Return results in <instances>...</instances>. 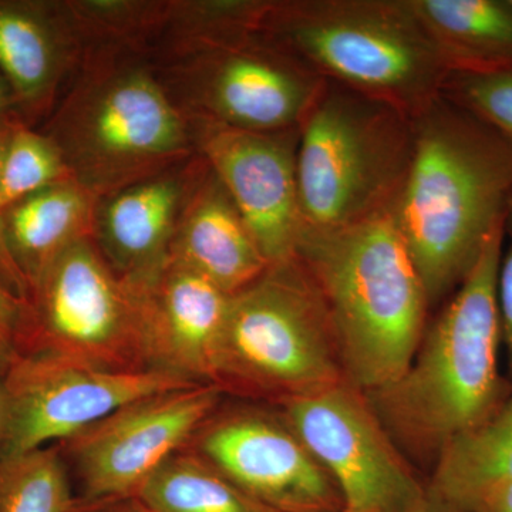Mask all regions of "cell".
<instances>
[{"instance_id":"cell-1","label":"cell","mask_w":512,"mask_h":512,"mask_svg":"<svg viewBox=\"0 0 512 512\" xmlns=\"http://www.w3.org/2000/svg\"><path fill=\"white\" fill-rule=\"evenodd\" d=\"M414 151L394 205L430 309L463 285L512 195V144L439 94L413 116Z\"/></svg>"},{"instance_id":"cell-2","label":"cell","mask_w":512,"mask_h":512,"mask_svg":"<svg viewBox=\"0 0 512 512\" xmlns=\"http://www.w3.org/2000/svg\"><path fill=\"white\" fill-rule=\"evenodd\" d=\"M504 221L463 285L427 323L412 362L394 382L365 393L404 456L434 466L450 441L493 416L510 396L498 355L497 275Z\"/></svg>"},{"instance_id":"cell-3","label":"cell","mask_w":512,"mask_h":512,"mask_svg":"<svg viewBox=\"0 0 512 512\" xmlns=\"http://www.w3.org/2000/svg\"><path fill=\"white\" fill-rule=\"evenodd\" d=\"M295 255L328 308L346 382L375 392L412 362L429 299L393 210L350 227L302 228Z\"/></svg>"},{"instance_id":"cell-4","label":"cell","mask_w":512,"mask_h":512,"mask_svg":"<svg viewBox=\"0 0 512 512\" xmlns=\"http://www.w3.org/2000/svg\"><path fill=\"white\" fill-rule=\"evenodd\" d=\"M84 190L97 198L197 156L191 121L141 52L83 57L49 119L39 127Z\"/></svg>"},{"instance_id":"cell-5","label":"cell","mask_w":512,"mask_h":512,"mask_svg":"<svg viewBox=\"0 0 512 512\" xmlns=\"http://www.w3.org/2000/svg\"><path fill=\"white\" fill-rule=\"evenodd\" d=\"M259 32L325 82L412 117L448 74L412 0H271Z\"/></svg>"},{"instance_id":"cell-6","label":"cell","mask_w":512,"mask_h":512,"mask_svg":"<svg viewBox=\"0 0 512 512\" xmlns=\"http://www.w3.org/2000/svg\"><path fill=\"white\" fill-rule=\"evenodd\" d=\"M342 380L325 299L298 256L231 295L210 379L225 396L278 404Z\"/></svg>"},{"instance_id":"cell-7","label":"cell","mask_w":512,"mask_h":512,"mask_svg":"<svg viewBox=\"0 0 512 512\" xmlns=\"http://www.w3.org/2000/svg\"><path fill=\"white\" fill-rule=\"evenodd\" d=\"M413 151L410 114L326 82L299 128L302 228H346L393 210Z\"/></svg>"},{"instance_id":"cell-8","label":"cell","mask_w":512,"mask_h":512,"mask_svg":"<svg viewBox=\"0 0 512 512\" xmlns=\"http://www.w3.org/2000/svg\"><path fill=\"white\" fill-rule=\"evenodd\" d=\"M147 295L111 268L93 237L80 239L33 285L19 356L121 375L150 372Z\"/></svg>"},{"instance_id":"cell-9","label":"cell","mask_w":512,"mask_h":512,"mask_svg":"<svg viewBox=\"0 0 512 512\" xmlns=\"http://www.w3.org/2000/svg\"><path fill=\"white\" fill-rule=\"evenodd\" d=\"M154 64L191 124L252 133L301 128L326 84L261 32Z\"/></svg>"},{"instance_id":"cell-10","label":"cell","mask_w":512,"mask_h":512,"mask_svg":"<svg viewBox=\"0 0 512 512\" xmlns=\"http://www.w3.org/2000/svg\"><path fill=\"white\" fill-rule=\"evenodd\" d=\"M274 406L338 487L342 512H407L424 493L366 394L346 380Z\"/></svg>"},{"instance_id":"cell-11","label":"cell","mask_w":512,"mask_h":512,"mask_svg":"<svg viewBox=\"0 0 512 512\" xmlns=\"http://www.w3.org/2000/svg\"><path fill=\"white\" fill-rule=\"evenodd\" d=\"M224 399L214 384L148 394L55 443L74 497L137 494Z\"/></svg>"},{"instance_id":"cell-12","label":"cell","mask_w":512,"mask_h":512,"mask_svg":"<svg viewBox=\"0 0 512 512\" xmlns=\"http://www.w3.org/2000/svg\"><path fill=\"white\" fill-rule=\"evenodd\" d=\"M187 447L271 510L343 511L338 487L274 404L224 399Z\"/></svg>"},{"instance_id":"cell-13","label":"cell","mask_w":512,"mask_h":512,"mask_svg":"<svg viewBox=\"0 0 512 512\" xmlns=\"http://www.w3.org/2000/svg\"><path fill=\"white\" fill-rule=\"evenodd\" d=\"M197 386L150 370L100 372L47 356H19L0 377V458L59 443L148 394Z\"/></svg>"},{"instance_id":"cell-14","label":"cell","mask_w":512,"mask_h":512,"mask_svg":"<svg viewBox=\"0 0 512 512\" xmlns=\"http://www.w3.org/2000/svg\"><path fill=\"white\" fill-rule=\"evenodd\" d=\"M197 150L227 188L269 264L295 255L299 128L252 133L192 124Z\"/></svg>"},{"instance_id":"cell-15","label":"cell","mask_w":512,"mask_h":512,"mask_svg":"<svg viewBox=\"0 0 512 512\" xmlns=\"http://www.w3.org/2000/svg\"><path fill=\"white\" fill-rule=\"evenodd\" d=\"M197 154L147 180L100 197L93 239L111 268L150 289L170 261L171 245L192 191L207 173Z\"/></svg>"},{"instance_id":"cell-16","label":"cell","mask_w":512,"mask_h":512,"mask_svg":"<svg viewBox=\"0 0 512 512\" xmlns=\"http://www.w3.org/2000/svg\"><path fill=\"white\" fill-rule=\"evenodd\" d=\"M82 59L60 0H0V74L23 124L49 119Z\"/></svg>"},{"instance_id":"cell-17","label":"cell","mask_w":512,"mask_h":512,"mask_svg":"<svg viewBox=\"0 0 512 512\" xmlns=\"http://www.w3.org/2000/svg\"><path fill=\"white\" fill-rule=\"evenodd\" d=\"M231 295L170 259L148 289L150 369L210 384L212 357Z\"/></svg>"},{"instance_id":"cell-18","label":"cell","mask_w":512,"mask_h":512,"mask_svg":"<svg viewBox=\"0 0 512 512\" xmlns=\"http://www.w3.org/2000/svg\"><path fill=\"white\" fill-rule=\"evenodd\" d=\"M170 259L194 269L228 295L247 288L271 265L211 167L185 205Z\"/></svg>"},{"instance_id":"cell-19","label":"cell","mask_w":512,"mask_h":512,"mask_svg":"<svg viewBox=\"0 0 512 512\" xmlns=\"http://www.w3.org/2000/svg\"><path fill=\"white\" fill-rule=\"evenodd\" d=\"M99 198L76 181L50 185L3 212L6 242L29 289L80 239L93 237Z\"/></svg>"},{"instance_id":"cell-20","label":"cell","mask_w":512,"mask_h":512,"mask_svg":"<svg viewBox=\"0 0 512 512\" xmlns=\"http://www.w3.org/2000/svg\"><path fill=\"white\" fill-rule=\"evenodd\" d=\"M448 73L512 66V0H412Z\"/></svg>"},{"instance_id":"cell-21","label":"cell","mask_w":512,"mask_h":512,"mask_svg":"<svg viewBox=\"0 0 512 512\" xmlns=\"http://www.w3.org/2000/svg\"><path fill=\"white\" fill-rule=\"evenodd\" d=\"M512 481V390L500 409L447 444L427 487L468 512L498 485Z\"/></svg>"},{"instance_id":"cell-22","label":"cell","mask_w":512,"mask_h":512,"mask_svg":"<svg viewBox=\"0 0 512 512\" xmlns=\"http://www.w3.org/2000/svg\"><path fill=\"white\" fill-rule=\"evenodd\" d=\"M271 0H165L148 47L154 63L170 62L211 46L254 35Z\"/></svg>"},{"instance_id":"cell-23","label":"cell","mask_w":512,"mask_h":512,"mask_svg":"<svg viewBox=\"0 0 512 512\" xmlns=\"http://www.w3.org/2000/svg\"><path fill=\"white\" fill-rule=\"evenodd\" d=\"M137 494L156 512H276L188 447L168 458Z\"/></svg>"},{"instance_id":"cell-24","label":"cell","mask_w":512,"mask_h":512,"mask_svg":"<svg viewBox=\"0 0 512 512\" xmlns=\"http://www.w3.org/2000/svg\"><path fill=\"white\" fill-rule=\"evenodd\" d=\"M164 3L165 0H60L83 57L124 50L147 55Z\"/></svg>"},{"instance_id":"cell-25","label":"cell","mask_w":512,"mask_h":512,"mask_svg":"<svg viewBox=\"0 0 512 512\" xmlns=\"http://www.w3.org/2000/svg\"><path fill=\"white\" fill-rule=\"evenodd\" d=\"M73 500L56 444L0 458V512H66Z\"/></svg>"},{"instance_id":"cell-26","label":"cell","mask_w":512,"mask_h":512,"mask_svg":"<svg viewBox=\"0 0 512 512\" xmlns=\"http://www.w3.org/2000/svg\"><path fill=\"white\" fill-rule=\"evenodd\" d=\"M69 180L72 175L53 141L39 128L13 123L0 181L3 212L43 188Z\"/></svg>"},{"instance_id":"cell-27","label":"cell","mask_w":512,"mask_h":512,"mask_svg":"<svg viewBox=\"0 0 512 512\" xmlns=\"http://www.w3.org/2000/svg\"><path fill=\"white\" fill-rule=\"evenodd\" d=\"M441 94L476 114L512 144V66L491 73H448Z\"/></svg>"},{"instance_id":"cell-28","label":"cell","mask_w":512,"mask_h":512,"mask_svg":"<svg viewBox=\"0 0 512 512\" xmlns=\"http://www.w3.org/2000/svg\"><path fill=\"white\" fill-rule=\"evenodd\" d=\"M497 303L501 340L507 355L508 375L512 383V195L504 217V247L498 266Z\"/></svg>"},{"instance_id":"cell-29","label":"cell","mask_w":512,"mask_h":512,"mask_svg":"<svg viewBox=\"0 0 512 512\" xmlns=\"http://www.w3.org/2000/svg\"><path fill=\"white\" fill-rule=\"evenodd\" d=\"M26 301L0 284V377L6 375L19 357V339Z\"/></svg>"},{"instance_id":"cell-30","label":"cell","mask_w":512,"mask_h":512,"mask_svg":"<svg viewBox=\"0 0 512 512\" xmlns=\"http://www.w3.org/2000/svg\"><path fill=\"white\" fill-rule=\"evenodd\" d=\"M12 124H0V181H2L3 157H5L6 147H8ZM0 284L5 286L13 295L18 296L23 301H28L30 296L28 282H26L25 276L20 272L16 262L13 261L8 242H6L2 202H0Z\"/></svg>"},{"instance_id":"cell-31","label":"cell","mask_w":512,"mask_h":512,"mask_svg":"<svg viewBox=\"0 0 512 512\" xmlns=\"http://www.w3.org/2000/svg\"><path fill=\"white\" fill-rule=\"evenodd\" d=\"M66 512H156L138 494L74 497Z\"/></svg>"},{"instance_id":"cell-32","label":"cell","mask_w":512,"mask_h":512,"mask_svg":"<svg viewBox=\"0 0 512 512\" xmlns=\"http://www.w3.org/2000/svg\"><path fill=\"white\" fill-rule=\"evenodd\" d=\"M468 512H512V481L485 493Z\"/></svg>"},{"instance_id":"cell-33","label":"cell","mask_w":512,"mask_h":512,"mask_svg":"<svg viewBox=\"0 0 512 512\" xmlns=\"http://www.w3.org/2000/svg\"><path fill=\"white\" fill-rule=\"evenodd\" d=\"M407 512H460L454 507L453 504L448 503L443 497H440L436 491L431 490L430 487L424 488V493L421 494L419 500L413 504Z\"/></svg>"},{"instance_id":"cell-34","label":"cell","mask_w":512,"mask_h":512,"mask_svg":"<svg viewBox=\"0 0 512 512\" xmlns=\"http://www.w3.org/2000/svg\"><path fill=\"white\" fill-rule=\"evenodd\" d=\"M20 121L16 111L15 99L9 84L0 74V124H10ZM22 123V121H20Z\"/></svg>"}]
</instances>
